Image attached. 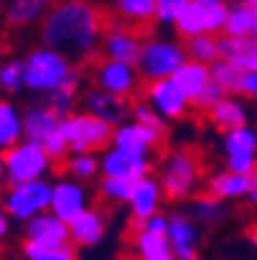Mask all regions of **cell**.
Returning <instances> with one entry per match:
<instances>
[{
  "instance_id": "6da1fadb",
  "label": "cell",
  "mask_w": 257,
  "mask_h": 260,
  "mask_svg": "<svg viewBox=\"0 0 257 260\" xmlns=\"http://www.w3.org/2000/svg\"><path fill=\"white\" fill-rule=\"evenodd\" d=\"M103 13L90 0H57L39 26L42 44L72 59L90 57L103 42Z\"/></svg>"
},
{
  "instance_id": "7a4b0ae2",
  "label": "cell",
  "mask_w": 257,
  "mask_h": 260,
  "mask_svg": "<svg viewBox=\"0 0 257 260\" xmlns=\"http://www.w3.org/2000/svg\"><path fill=\"white\" fill-rule=\"evenodd\" d=\"M23 78H26V90L49 98L59 88L78 83L80 70L72 64V57H67L64 52L42 44L33 47L23 57Z\"/></svg>"
},
{
  "instance_id": "3957f363",
  "label": "cell",
  "mask_w": 257,
  "mask_h": 260,
  "mask_svg": "<svg viewBox=\"0 0 257 260\" xmlns=\"http://www.w3.org/2000/svg\"><path fill=\"white\" fill-rule=\"evenodd\" d=\"M54 168V160L47 155V150L39 142L23 139L16 147L3 152L0 157V175H3V185H21L31 180H44Z\"/></svg>"
},
{
  "instance_id": "277c9868",
  "label": "cell",
  "mask_w": 257,
  "mask_h": 260,
  "mask_svg": "<svg viewBox=\"0 0 257 260\" xmlns=\"http://www.w3.org/2000/svg\"><path fill=\"white\" fill-rule=\"evenodd\" d=\"M160 183L170 201H191L201 183V160L191 150H170L160 160Z\"/></svg>"
},
{
  "instance_id": "5b68a950",
  "label": "cell",
  "mask_w": 257,
  "mask_h": 260,
  "mask_svg": "<svg viewBox=\"0 0 257 260\" xmlns=\"http://www.w3.org/2000/svg\"><path fill=\"white\" fill-rule=\"evenodd\" d=\"M116 126L98 119L90 111H75L62 119V134L69 144V152H105L114 144Z\"/></svg>"
},
{
  "instance_id": "8992f818",
  "label": "cell",
  "mask_w": 257,
  "mask_h": 260,
  "mask_svg": "<svg viewBox=\"0 0 257 260\" xmlns=\"http://www.w3.org/2000/svg\"><path fill=\"white\" fill-rule=\"evenodd\" d=\"M188 62L186 44L167 36H150L144 39V52L139 59V72L146 83L175 78V72Z\"/></svg>"
},
{
  "instance_id": "52a82bcc",
  "label": "cell",
  "mask_w": 257,
  "mask_h": 260,
  "mask_svg": "<svg viewBox=\"0 0 257 260\" xmlns=\"http://www.w3.org/2000/svg\"><path fill=\"white\" fill-rule=\"evenodd\" d=\"M52 185L47 178L44 180H31L21 185H11L3 193V211L13 221H31L33 216H39L52 209Z\"/></svg>"
},
{
  "instance_id": "ba28073f",
  "label": "cell",
  "mask_w": 257,
  "mask_h": 260,
  "mask_svg": "<svg viewBox=\"0 0 257 260\" xmlns=\"http://www.w3.org/2000/svg\"><path fill=\"white\" fill-rule=\"evenodd\" d=\"M227 18H229V3L201 6V3H193L191 0V6L182 11V16L175 23V34L182 42L193 39V36H201V34L222 36L224 28H227Z\"/></svg>"
},
{
  "instance_id": "9c48e42d",
  "label": "cell",
  "mask_w": 257,
  "mask_h": 260,
  "mask_svg": "<svg viewBox=\"0 0 257 260\" xmlns=\"http://www.w3.org/2000/svg\"><path fill=\"white\" fill-rule=\"evenodd\" d=\"M222 152H224V165L232 173H257V129L254 126H239L232 132L222 134Z\"/></svg>"
},
{
  "instance_id": "30bf717a",
  "label": "cell",
  "mask_w": 257,
  "mask_h": 260,
  "mask_svg": "<svg viewBox=\"0 0 257 260\" xmlns=\"http://www.w3.org/2000/svg\"><path fill=\"white\" fill-rule=\"evenodd\" d=\"M144 101L150 103L165 121H180V119H186L188 111L193 108L191 98L180 90V85H177L172 78L146 83V88H144Z\"/></svg>"
},
{
  "instance_id": "8fae6325",
  "label": "cell",
  "mask_w": 257,
  "mask_h": 260,
  "mask_svg": "<svg viewBox=\"0 0 257 260\" xmlns=\"http://www.w3.org/2000/svg\"><path fill=\"white\" fill-rule=\"evenodd\" d=\"M139 78H141L139 67L116 62V59H105V57L93 67V85L121 98H131L139 90Z\"/></svg>"
},
{
  "instance_id": "7c38bea8",
  "label": "cell",
  "mask_w": 257,
  "mask_h": 260,
  "mask_svg": "<svg viewBox=\"0 0 257 260\" xmlns=\"http://www.w3.org/2000/svg\"><path fill=\"white\" fill-rule=\"evenodd\" d=\"M100 52L105 59H116L139 67L141 52H144V39L126 23H114L108 26L100 42Z\"/></svg>"
},
{
  "instance_id": "4fadbf2b",
  "label": "cell",
  "mask_w": 257,
  "mask_h": 260,
  "mask_svg": "<svg viewBox=\"0 0 257 260\" xmlns=\"http://www.w3.org/2000/svg\"><path fill=\"white\" fill-rule=\"evenodd\" d=\"M85 209H90V191L85 188V183L75 178H57L52 185V209L59 219H64L67 224L72 219H78Z\"/></svg>"
},
{
  "instance_id": "5bb4252c",
  "label": "cell",
  "mask_w": 257,
  "mask_h": 260,
  "mask_svg": "<svg viewBox=\"0 0 257 260\" xmlns=\"http://www.w3.org/2000/svg\"><path fill=\"white\" fill-rule=\"evenodd\" d=\"M100 173L105 178H121V180H139L144 175H152V157L126 152L119 147H108L100 152Z\"/></svg>"
},
{
  "instance_id": "9a60e30c",
  "label": "cell",
  "mask_w": 257,
  "mask_h": 260,
  "mask_svg": "<svg viewBox=\"0 0 257 260\" xmlns=\"http://www.w3.org/2000/svg\"><path fill=\"white\" fill-rule=\"evenodd\" d=\"M23 240L39 247H64L69 242V224L54 211H44L23 224Z\"/></svg>"
},
{
  "instance_id": "2e32d148",
  "label": "cell",
  "mask_w": 257,
  "mask_h": 260,
  "mask_svg": "<svg viewBox=\"0 0 257 260\" xmlns=\"http://www.w3.org/2000/svg\"><path fill=\"white\" fill-rule=\"evenodd\" d=\"M165 191H162V183L160 178L155 175H144L134 183V191H131V199H129V214H131V221L134 224H141V221L152 219L155 214H160L162 209V201H165Z\"/></svg>"
},
{
  "instance_id": "e0dca14e",
  "label": "cell",
  "mask_w": 257,
  "mask_h": 260,
  "mask_svg": "<svg viewBox=\"0 0 257 260\" xmlns=\"http://www.w3.org/2000/svg\"><path fill=\"white\" fill-rule=\"evenodd\" d=\"M83 106H85V111H90V114H95L98 119L114 124V126H121L124 121L131 119V103H129V98L114 95V93L100 90L95 85H90L83 93Z\"/></svg>"
},
{
  "instance_id": "ac0fdd59",
  "label": "cell",
  "mask_w": 257,
  "mask_h": 260,
  "mask_svg": "<svg viewBox=\"0 0 257 260\" xmlns=\"http://www.w3.org/2000/svg\"><path fill=\"white\" fill-rule=\"evenodd\" d=\"M167 240H170V245H172L177 260H198L201 232H198V224L186 214V209L170 214Z\"/></svg>"
},
{
  "instance_id": "d6986e66",
  "label": "cell",
  "mask_w": 257,
  "mask_h": 260,
  "mask_svg": "<svg viewBox=\"0 0 257 260\" xmlns=\"http://www.w3.org/2000/svg\"><path fill=\"white\" fill-rule=\"evenodd\" d=\"M165 134L150 129V126H144L134 119L124 121L121 126H116L114 132V144L111 147H119V150H126V152H136V155H150L160 147Z\"/></svg>"
},
{
  "instance_id": "ffe728a7",
  "label": "cell",
  "mask_w": 257,
  "mask_h": 260,
  "mask_svg": "<svg viewBox=\"0 0 257 260\" xmlns=\"http://www.w3.org/2000/svg\"><path fill=\"white\" fill-rule=\"evenodd\" d=\"M257 188V173L242 175V173H232V170H218L206 180V193L222 199V201H237V199H247L249 191Z\"/></svg>"
},
{
  "instance_id": "44dd1931",
  "label": "cell",
  "mask_w": 257,
  "mask_h": 260,
  "mask_svg": "<svg viewBox=\"0 0 257 260\" xmlns=\"http://www.w3.org/2000/svg\"><path fill=\"white\" fill-rule=\"evenodd\" d=\"M108 235V221L100 209H85L69 221V242L75 247H98Z\"/></svg>"
},
{
  "instance_id": "7402d4cb",
  "label": "cell",
  "mask_w": 257,
  "mask_h": 260,
  "mask_svg": "<svg viewBox=\"0 0 257 260\" xmlns=\"http://www.w3.org/2000/svg\"><path fill=\"white\" fill-rule=\"evenodd\" d=\"M52 6H54L52 0H6L3 21L8 28H28L36 23L42 26Z\"/></svg>"
},
{
  "instance_id": "603a6c76",
  "label": "cell",
  "mask_w": 257,
  "mask_h": 260,
  "mask_svg": "<svg viewBox=\"0 0 257 260\" xmlns=\"http://www.w3.org/2000/svg\"><path fill=\"white\" fill-rule=\"evenodd\" d=\"M59 129H62V116L49 103L47 106H28L23 111V134H26V139L44 144Z\"/></svg>"
},
{
  "instance_id": "cb8c5ba5",
  "label": "cell",
  "mask_w": 257,
  "mask_h": 260,
  "mask_svg": "<svg viewBox=\"0 0 257 260\" xmlns=\"http://www.w3.org/2000/svg\"><path fill=\"white\" fill-rule=\"evenodd\" d=\"M208 121L218 129V132H232L239 126L249 124V106L242 101V95H227L222 98L211 111H206Z\"/></svg>"
},
{
  "instance_id": "d4e9b609",
  "label": "cell",
  "mask_w": 257,
  "mask_h": 260,
  "mask_svg": "<svg viewBox=\"0 0 257 260\" xmlns=\"http://www.w3.org/2000/svg\"><path fill=\"white\" fill-rule=\"evenodd\" d=\"M218 54L222 59L237 64L244 72H257V42L254 39H239V36H218Z\"/></svg>"
},
{
  "instance_id": "484cf974",
  "label": "cell",
  "mask_w": 257,
  "mask_h": 260,
  "mask_svg": "<svg viewBox=\"0 0 257 260\" xmlns=\"http://www.w3.org/2000/svg\"><path fill=\"white\" fill-rule=\"evenodd\" d=\"M172 80L180 85L182 93L191 98V103H196V101L201 98V93L211 85L213 72H211V64H201V62L188 59L186 64H182V67L175 72V78H172Z\"/></svg>"
},
{
  "instance_id": "4316f807",
  "label": "cell",
  "mask_w": 257,
  "mask_h": 260,
  "mask_svg": "<svg viewBox=\"0 0 257 260\" xmlns=\"http://www.w3.org/2000/svg\"><path fill=\"white\" fill-rule=\"evenodd\" d=\"M186 214L196 221L198 227H213L218 221L227 219V201L216 199L211 193H201V196H193L186 206Z\"/></svg>"
},
{
  "instance_id": "83f0119b",
  "label": "cell",
  "mask_w": 257,
  "mask_h": 260,
  "mask_svg": "<svg viewBox=\"0 0 257 260\" xmlns=\"http://www.w3.org/2000/svg\"><path fill=\"white\" fill-rule=\"evenodd\" d=\"M134 255L136 260H177L167 235L155 232H134Z\"/></svg>"
},
{
  "instance_id": "f1b7e54d",
  "label": "cell",
  "mask_w": 257,
  "mask_h": 260,
  "mask_svg": "<svg viewBox=\"0 0 257 260\" xmlns=\"http://www.w3.org/2000/svg\"><path fill=\"white\" fill-rule=\"evenodd\" d=\"M23 111L16 108V103H11L8 98L0 101V147L3 152L16 147L18 142H23Z\"/></svg>"
},
{
  "instance_id": "f546056e",
  "label": "cell",
  "mask_w": 257,
  "mask_h": 260,
  "mask_svg": "<svg viewBox=\"0 0 257 260\" xmlns=\"http://www.w3.org/2000/svg\"><path fill=\"white\" fill-rule=\"evenodd\" d=\"M111 11L126 26H146L155 21V0H111Z\"/></svg>"
},
{
  "instance_id": "4dcf8cb0",
  "label": "cell",
  "mask_w": 257,
  "mask_h": 260,
  "mask_svg": "<svg viewBox=\"0 0 257 260\" xmlns=\"http://www.w3.org/2000/svg\"><path fill=\"white\" fill-rule=\"evenodd\" d=\"M257 21V11L244 3H229V18H227V36H239V39H252Z\"/></svg>"
},
{
  "instance_id": "1f68e13d",
  "label": "cell",
  "mask_w": 257,
  "mask_h": 260,
  "mask_svg": "<svg viewBox=\"0 0 257 260\" xmlns=\"http://www.w3.org/2000/svg\"><path fill=\"white\" fill-rule=\"evenodd\" d=\"M64 170L69 178H75L80 183H90L95 180L100 173V155L98 152H78V155H69L64 160Z\"/></svg>"
},
{
  "instance_id": "d6a6232c",
  "label": "cell",
  "mask_w": 257,
  "mask_h": 260,
  "mask_svg": "<svg viewBox=\"0 0 257 260\" xmlns=\"http://www.w3.org/2000/svg\"><path fill=\"white\" fill-rule=\"evenodd\" d=\"M186 52H188V59L193 62H201V64H213L222 59L218 54V36L213 34H201V36H193V39H186Z\"/></svg>"
},
{
  "instance_id": "836d02e7",
  "label": "cell",
  "mask_w": 257,
  "mask_h": 260,
  "mask_svg": "<svg viewBox=\"0 0 257 260\" xmlns=\"http://www.w3.org/2000/svg\"><path fill=\"white\" fill-rule=\"evenodd\" d=\"M131 191H134V180L105 178V175H100V180H98V196H100L105 204H111V206L129 204Z\"/></svg>"
},
{
  "instance_id": "e575fe53",
  "label": "cell",
  "mask_w": 257,
  "mask_h": 260,
  "mask_svg": "<svg viewBox=\"0 0 257 260\" xmlns=\"http://www.w3.org/2000/svg\"><path fill=\"white\" fill-rule=\"evenodd\" d=\"M0 90L6 95H16L26 90V78H23V59L8 57L0 64Z\"/></svg>"
},
{
  "instance_id": "d590c367",
  "label": "cell",
  "mask_w": 257,
  "mask_h": 260,
  "mask_svg": "<svg viewBox=\"0 0 257 260\" xmlns=\"http://www.w3.org/2000/svg\"><path fill=\"white\" fill-rule=\"evenodd\" d=\"M211 72H213V80L222 85L229 95H239V85H242V78H244V70H239L237 64L227 62V59H218L211 64Z\"/></svg>"
},
{
  "instance_id": "8d00e7d4",
  "label": "cell",
  "mask_w": 257,
  "mask_h": 260,
  "mask_svg": "<svg viewBox=\"0 0 257 260\" xmlns=\"http://www.w3.org/2000/svg\"><path fill=\"white\" fill-rule=\"evenodd\" d=\"M21 252L26 260H78L75 245H64V247H39L33 242H21Z\"/></svg>"
},
{
  "instance_id": "74e56055",
  "label": "cell",
  "mask_w": 257,
  "mask_h": 260,
  "mask_svg": "<svg viewBox=\"0 0 257 260\" xmlns=\"http://www.w3.org/2000/svg\"><path fill=\"white\" fill-rule=\"evenodd\" d=\"M191 6V0H155V23L162 28H175L177 18Z\"/></svg>"
},
{
  "instance_id": "f35d334b",
  "label": "cell",
  "mask_w": 257,
  "mask_h": 260,
  "mask_svg": "<svg viewBox=\"0 0 257 260\" xmlns=\"http://www.w3.org/2000/svg\"><path fill=\"white\" fill-rule=\"evenodd\" d=\"M78 98H80L78 83H72V85H64V88H59L57 93H52V95H49V106L64 119V116H69V114H75V111H78V108H75V106H78Z\"/></svg>"
},
{
  "instance_id": "ab89813d",
  "label": "cell",
  "mask_w": 257,
  "mask_h": 260,
  "mask_svg": "<svg viewBox=\"0 0 257 260\" xmlns=\"http://www.w3.org/2000/svg\"><path fill=\"white\" fill-rule=\"evenodd\" d=\"M131 119L139 121V124H144V126H150V129H155V132H160V134L167 132V121H165V119H162V116H160L146 101H136V103H131Z\"/></svg>"
},
{
  "instance_id": "60d3db41",
  "label": "cell",
  "mask_w": 257,
  "mask_h": 260,
  "mask_svg": "<svg viewBox=\"0 0 257 260\" xmlns=\"http://www.w3.org/2000/svg\"><path fill=\"white\" fill-rule=\"evenodd\" d=\"M227 95H229V93H227L222 85H218L216 80H211V85H208V88L201 93V98L193 103V108H198V111H211V108H213L218 101H222V98H227Z\"/></svg>"
},
{
  "instance_id": "b9f144b4",
  "label": "cell",
  "mask_w": 257,
  "mask_h": 260,
  "mask_svg": "<svg viewBox=\"0 0 257 260\" xmlns=\"http://www.w3.org/2000/svg\"><path fill=\"white\" fill-rule=\"evenodd\" d=\"M134 230L139 232V230H144V232H155V235H167V230H170V214H155L152 219H146V221H141V224H134Z\"/></svg>"
},
{
  "instance_id": "7bdbcfd3",
  "label": "cell",
  "mask_w": 257,
  "mask_h": 260,
  "mask_svg": "<svg viewBox=\"0 0 257 260\" xmlns=\"http://www.w3.org/2000/svg\"><path fill=\"white\" fill-rule=\"evenodd\" d=\"M239 95L257 103V72H244L242 85H239Z\"/></svg>"
},
{
  "instance_id": "ee69618b",
  "label": "cell",
  "mask_w": 257,
  "mask_h": 260,
  "mask_svg": "<svg viewBox=\"0 0 257 260\" xmlns=\"http://www.w3.org/2000/svg\"><path fill=\"white\" fill-rule=\"evenodd\" d=\"M11 216L3 211V214H0V237H3V240H8V235H11Z\"/></svg>"
},
{
  "instance_id": "f6af8a7d",
  "label": "cell",
  "mask_w": 257,
  "mask_h": 260,
  "mask_svg": "<svg viewBox=\"0 0 257 260\" xmlns=\"http://www.w3.org/2000/svg\"><path fill=\"white\" fill-rule=\"evenodd\" d=\"M193 3H201V6H222L227 0H193Z\"/></svg>"
},
{
  "instance_id": "bcb514c9",
  "label": "cell",
  "mask_w": 257,
  "mask_h": 260,
  "mask_svg": "<svg viewBox=\"0 0 257 260\" xmlns=\"http://www.w3.org/2000/svg\"><path fill=\"white\" fill-rule=\"evenodd\" d=\"M244 201H247L249 206H257V188H254V191H249V196H247Z\"/></svg>"
},
{
  "instance_id": "7dc6e473",
  "label": "cell",
  "mask_w": 257,
  "mask_h": 260,
  "mask_svg": "<svg viewBox=\"0 0 257 260\" xmlns=\"http://www.w3.org/2000/svg\"><path fill=\"white\" fill-rule=\"evenodd\" d=\"M237 3H244V6H249V8L257 11V0H237Z\"/></svg>"
},
{
  "instance_id": "c3c4849f",
  "label": "cell",
  "mask_w": 257,
  "mask_h": 260,
  "mask_svg": "<svg viewBox=\"0 0 257 260\" xmlns=\"http://www.w3.org/2000/svg\"><path fill=\"white\" fill-rule=\"evenodd\" d=\"M252 39L257 42V21H254V31H252Z\"/></svg>"
},
{
  "instance_id": "681fc988",
  "label": "cell",
  "mask_w": 257,
  "mask_h": 260,
  "mask_svg": "<svg viewBox=\"0 0 257 260\" xmlns=\"http://www.w3.org/2000/svg\"><path fill=\"white\" fill-rule=\"evenodd\" d=\"M3 3H6V0H3Z\"/></svg>"
},
{
  "instance_id": "f907efd6",
  "label": "cell",
  "mask_w": 257,
  "mask_h": 260,
  "mask_svg": "<svg viewBox=\"0 0 257 260\" xmlns=\"http://www.w3.org/2000/svg\"><path fill=\"white\" fill-rule=\"evenodd\" d=\"M234 3H237V0H234Z\"/></svg>"
}]
</instances>
